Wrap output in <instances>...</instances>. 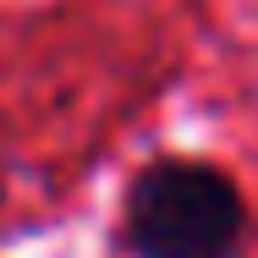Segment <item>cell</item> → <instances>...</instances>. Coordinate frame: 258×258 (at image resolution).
I'll use <instances>...</instances> for the list:
<instances>
[{
	"mask_svg": "<svg viewBox=\"0 0 258 258\" xmlns=\"http://www.w3.org/2000/svg\"><path fill=\"white\" fill-rule=\"evenodd\" d=\"M253 231L236 176L198 154L149 159L121 198V242L132 258H242Z\"/></svg>",
	"mask_w": 258,
	"mask_h": 258,
	"instance_id": "obj_1",
	"label": "cell"
}]
</instances>
